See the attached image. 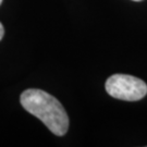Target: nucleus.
I'll return each instance as SVG.
<instances>
[{
	"mask_svg": "<svg viewBox=\"0 0 147 147\" xmlns=\"http://www.w3.org/2000/svg\"><path fill=\"white\" fill-rule=\"evenodd\" d=\"M3 35H5V28H3V25H2L1 22H0V40L2 39Z\"/></svg>",
	"mask_w": 147,
	"mask_h": 147,
	"instance_id": "3",
	"label": "nucleus"
},
{
	"mask_svg": "<svg viewBox=\"0 0 147 147\" xmlns=\"http://www.w3.org/2000/svg\"><path fill=\"white\" fill-rule=\"evenodd\" d=\"M1 2H2V0H0V5H1Z\"/></svg>",
	"mask_w": 147,
	"mask_h": 147,
	"instance_id": "5",
	"label": "nucleus"
},
{
	"mask_svg": "<svg viewBox=\"0 0 147 147\" xmlns=\"http://www.w3.org/2000/svg\"><path fill=\"white\" fill-rule=\"evenodd\" d=\"M22 107L38 118L49 131L57 136H63L69 129V117L63 106L53 96L42 89L30 88L20 96Z\"/></svg>",
	"mask_w": 147,
	"mask_h": 147,
	"instance_id": "1",
	"label": "nucleus"
},
{
	"mask_svg": "<svg viewBox=\"0 0 147 147\" xmlns=\"http://www.w3.org/2000/svg\"><path fill=\"white\" fill-rule=\"evenodd\" d=\"M107 93L111 97L126 101H136L147 94V85L142 80L126 74H115L106 81Z\"/></svg>",
	"mask_w": 147,
	"mask_h": 147,
	"instance_id": "2",
	"label": "nucleus"
},
{
	"mask_svg": "<svg viewBox=\"0 0 147 147\" xmlns=\"http://www.w3.org/2000/svg\"><path fill=\"white\" fill-rule=\"evenodd\" d=\"M133 1H142V0H133Z\"/></svg>",
	"mask_w": 147,
	"mask_h": 147,
	"instance_id": "4",
	"label": "nucleus"
}]
</instances>
